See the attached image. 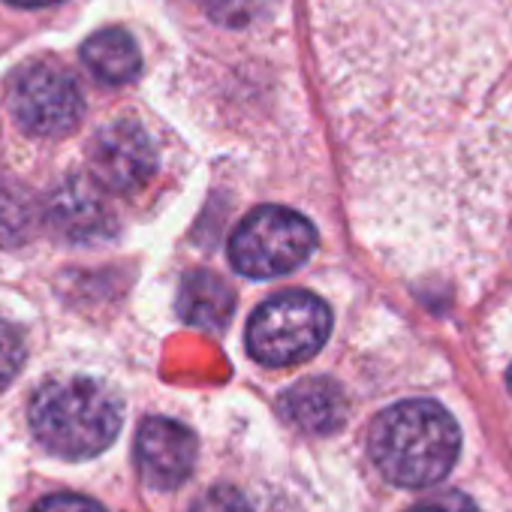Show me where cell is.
I'll list each match as a JSON object with an SVG mask.
<instances>
[{
    "mask_svg": "<svg viewBox=\"0 0 512 512\" xmlns=\"http://www.w3.org/2000/svg\"><path fill=\"white\" fill-rule=\"evenodd\" d=\"M377 470L404 488L437 485L461 452V431L452 413L428 398H410L383 410L368 437Z\"/></svg>",
    "mask_w": 512,
    "mask_h": 512,
    "instance_id": "1",
    "label": "cell"
},
{
    "mask_svg": "<svg viewBox=\"0 0 512 512\" xmlns=\"http://www.w3.org/2000/svg\"><path fill=\"white\" fill-rule=\"evenodd\" d=\"M28 419L34 437L61 458L100 455L121 431V401L106 386L73 377L34 392Z\"/></svg>",
    "mask_w": 512,
    "mask_h": 512,
    "instance_id": "2",
    "label": "cell"
},
{
    "mask_svg": "<svg viewBox=\"0 0 512 512\" xmlns=\"http://www.w3.org/2000/svg\"><path fill=\"white\" fill-rule=\"evenodd\" d=\"M329 332V305L314 293L290 290L256 308L247 323V353L272 368L299 365L317 356Z\"/></svg>",
    "mask_w": 512,
    "mask_h": 512,
    "instance_id": "3",
    "label": "cell"
},
{
    "mask_svg": "<svg viewBox=\"0 0 512 512\" xmlns=\"http://www.w3.org/2000/svg\"><path fill=\"white\" fill-rule=\"evenodd\" d=\"M317 247V229L302 214L263 205L250 211L229 241V260L247 278H278L299 269Z\"/></svg>",
    "mask_w": 512,
    "mask_h": 512,
    "instance_id": "4",
    "label": "cell"
},
{
    "mask_svg": "<svg viewBox=\"0 0 512 512\" xmlns=\"http://www.w3.org/2000/svg\"><path fill=\"white\" fill-rule=\"evenodd\" d=\"M10 109L19 127L34 136H67L82 121L85 103L67 70L37 64L16 79Z\"/></svg>",
    "mask_w": 512,
    "mask_h": 512,
    "instance_id": "5",
    "label": "cell"
},
{
    "mask_svg": "<svg viewBox=\"0 0 512 512\" xmlns=\"http://www.w3.org/2000/svg\"><path fill=\"white\" fill-rule=\"evenodd\" d=\"M91 175L112 193L139 190L157 169V151L136 121L103 127L88 148Z\"/></svg>",
    "mask_w": 512,
    "mask_h": 512,
    "instance_id": "6",
    "label": "cell"
},
{
    "mask_svg": "<svg viewBox=\"0 0 512 512\" xmlns=\"http://www.w3.org/2000/svg\"><path fill=\"white\" fill-rule=\"evenodd\" d=\"M196 464V437L175 419L151 416L136 434V467L139 476L160 491L178 488L190 479Z\"/></svg>",
    "mask_w": 512,
    "mask_h": 512,
    "instance_id": "7",
    "label": "cell"
},
{
    "mask_svg": "<svg viewBox=\"0 0 512 512\" xmlns=\"http://www.w3.org/2000/svg\"><path fill=\"white\" fill-rule=\"evenodd\" d=\"M49 223L58 235L76 244H91L103 241L115 229L112 208L100 196L97 187H91L85 178H67L64 184L55 187L46 205Z\"/></svg>",
    "mask_w": 512,
    "mask_h": 512,
    "instance_id": "8",
    "label": "cell"
},
{
    "mask_svg": "<svg viewBox=\"0 0 512 512\" xmlns=\"http://www.w3.org/2000/svg\"><path fill=\"white\" fill-rule=\"evenodd\" d=\"M281 413L308 434H332L347 419V398L335 380L308 377L281 395Z\"/></svg>",
    "mask_w": 512,
    "mask_h": 512,
    "instance_id": "9",
    "label": "cell"
},
{
    "mask_svg": "<svg viewBox=\"0 0 512 512\" xmlns=\"http://www.w3.org/2000/svg\"><path fill=\"white\" fill-rule=\"evenodd\" d=\"M235 308V296L223 278L214 272H190L178 290V314L187 326L205 329V332H220L229 326Z\"/></svg>",
    "mask_w": 512,
    "mask_h": 512,
    "instance_id": "10",
    "label": "cell"
},
{
    "mask_svg": "<svg viewBox=\"0 0 512 512\" xmlns=\"http://www.w3.org/2000/svg\"><path fill=\"white\" fill-rule=\"evenodd\" d=\"M82 61L106 85H127L142 70L139 46L121 28H106L91 34L82 46Z\"/></svg>",
    "mask_w": 512,
    "mask_h": 512,
    "instance_id": "11",
    "label": "cell"
},
{
    "mask_svg": "<svg viewBox=\"0 0 512 512\" xmlns=\"http://www.w3.org/2000/svg\"><path fill=\"white\" fill-rule=\"evenodd\" d=\"M22 365H25V338L13 323L0 320V389L16 380Z\"/></svg>",
    "mask_w": 512,
    "mask_h": 512,
    "instance_id": "12",
    "label": "cell"
},
{
    "mask_svg": "<svg viewBox=\"0 0 512 512\" xmlns=\"http://www.w3.org/2000/svg\"><path fill=\"white\" fill-rule=\"evenodd\" d=\"M190 512H250V506L241 491L229 485H214L193 503Z\"/></svg>",
    "mask_w": 512,
    "mask_h": 512,
    "instance_id": "13",
    "label": "cell"
},
{
    "mask_svg": "<svg viewBox=\"0 0 512 512\" xmlns=\"http://www.w3.org/2000/svg\"><path fill=\"white\" fill-rule=\"evenodd\" d=\"M410 512H479V509L461 491H437V494L419 500Z\"/></svg>",
    "mask_w": 512,
    "mask_h": 512,
    "instance_id": "14",
    "label": "cell"
},
{
    "mask_svg": "<svg viewBox=\"0 0 512 512\" xmlns=\"http://www.w3.org/2000/svg\"><path fill=\"white\" fill-rule=\"evenodd\" d=\"M31 512H106V509L82 494H52L40 500Z\"/></svg>",
    "mask_w": 512,
    "mask_h": 512,
    "instance_id": "15",
    "label": "cell"
},
{
    "mask_svg": "<svg viewBox=\"0 0 512 512\" xmlns=\"http://www.w3.org/2000/svg\"><path fill=\"white\" fill-rule=\"evenodd\" d=\"M217 22H244L250 13V0H199Z\"/></svg>",
    "mask_w": 512,
    "mask_h": 512,
    "instance_id": "16",
    "label": "cell"
},
{
    "mask_svg": "<svg viewBox=\"0 0 512 512\" xmlns=\"http://www.w3.org/2000/svg\"><path fill=\"white\" fill-rule=\"evenodd\" d=\"M13 7H25V10H40V7H52L61 4V0H10Z\"/></svg>",
    "mask_w": 512,
    "mask_h": 512,
    "instance_id": "17",
    "label": "cell"
},
{
    "mask_svg": "<svg viewBox=\"0 0 512 512\" xmlns=\"http://www.w3.org/2000/svg\"><path fill=\"white\" fill-rule=\"evenodd\" d=\"M506 386H509V392H512V368H509V374H506Z\"/></svg>",
    "mask_w": 512,
    "mask_h": 512,
    "instance_id": "18",
    "label": "cell"
}]
</instances>
